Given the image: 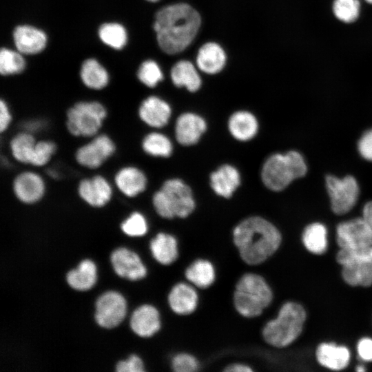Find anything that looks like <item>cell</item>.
<instances>
[{
    "mask_svg": "<svg viewBox=\"0 0 372 372\" xmlns=\"http://www.w3.org/2000/svg\"><path fill=\"white\" fill-rule=\"evenodd\" d=\"M153 25L161 49L174 54L184 50L193 41L201 24L198 12L184 3L162 8L155 16Z\"/></svg>",
    "mask_w": 372,
    "mask_h": 372,
    "instance_id": "cell-1",
    "label": "cell"
},
{
    "mask_svg": "<svg viewBox=\"0 0 372 372\" xmlns=\"http://www.w3.org/2000/svg\"><path fill=\"white\" fill-rule=\"evenodd\" d=\"M233 242L247 265L263 263L279 249L282 236L278 228L260 216L242 220L233 230Z\"/></svg>",
    "mask_w": 372,
    "mask_h": 372,
    "instance_id": "cell-2",
    "label": "cell"
},
{
    "mask_svg": "<svg viewBox=\"0 0 372 372\" xmlns=\"http://www.w3.org/2000/svg\"><path fill=\"white\" fill-rule=\"evenodd\" d=\"M306 320L307 312L302 304L293 301L286 302L276 317L263 327L262 338L271 347L285 348L301 335Z\"/></svg>",
    "mask_w": 372,
    "mask_h": 372,
    "instance_id": "cell-3",
    "label": "cell"
},
{
    "mask_svg": "<svg viewBox=\"0 0 372 372\" xmlns=\"http://www.w3.org/2000/svg\"><path fill=\"white\" fill-rule=\"evenodd\" d=\"M273 298L272 289L262 276L246 273L236 284L233 302L240 316L250 318L260 316Z\"/></svg>",
    "mask_w": 372,
    "mask_h": 372,
    "instance_id": "cell-4",
    "label": "cell"
},
{
    "mask_svg": "<svg viewBox=\"0 0 372 372\" xmlns=\"http://www.w3.org/2000/svg\"><path fill=\"white\" fill-rule=\"evenodd\" d=\"M307 167L302 156L290 151L285 154H275L265 162L261 178L271 190L278 192L286 188L294 179L304 176Z\"/></svg>",
    "mask_w": 372,
    "mask_h": 372,
    "instance_id": "cell-5",
    "label": "cell"
},
{
    "mask_svg": "<svg viewBox=\"0 0 372 372\" xmlns=\"http://www.w3.org/2000/svg\"><path fill=\"white\" fill-rule=\"evenodd\" d=\"M157 214L171 219L176 216L185 218L195 208V202L189 187L180 179L166 180L152 197Z\"/></svg>",
    "mask_w": 372,
    "mask_h": 372,
    "instance_id": "cell-6",
    "label": "cell"
},
{
    "mask_svg": "<svg viewBox=\"0 0 372 372\" xmlns=\"http://www.w3.org/2000/svg\"><path fill=\"white\" fill-rule=\"evenodd\" d=\"M107 110L97 101L74 103L66 112V128L73 136L92 138L98 134L107 118Z\"/></svg>",
    "mask_w": 372,
    "mask_h": 372,
    "instance_id": "cell-7",
    "label": "cell"
},
{
    "mask_svg": "<svg viewBox=\"0 0 372 372\" xmlns=\"http://www.w3.org/2000/svg\"><path fill=\"white\" fill-rule=\"evenodd\" d=\"M342 267L341 275L351 287L372 285V247L361 251L340 249L335 257Z\"/></svg>",
    "mask_w": 372,
    "mask_h": 372,
    "instance_id": "cell-8",
    "label": "cell"
},
{
    "mask_svg": "<svg viewBox=\"0 0 372 372\" xmlns=\"http://www.w3.org/2000/svg\"><path fill=\"white\" fill-rule=\"evenodd\" d=\"M113 139L107 134L99 133L77 148L74 158L83 167L95 169L101 167L116 152Z\"/></svg>",
    "mask_w": 372,
    "mask_h": 372,
    "instance_id": "cell-9",
    "label": "cell"
},
{
    "mask_svg": "<svg viewBox=\"0 0 372 372\" xmlns=\"http://www.w3.org/2000/svg\"><path fill=\"white\" fill-rule=\"evenodd\" d=\"M326 187L331 198V209L338 215L348 213L355 205L359 195L358 184L354 177H326Z\"/></svg>",
    "mask_w": 372,
    "mask_h": 372,
    "instance_id": "cell-10",
    "label": "cell"
},
{
    "mask_svg": "<svg viewBox=\"0 0 372 372\" xmlns=\"http://www.w3.org/2000/svg\"><path fill=\"white\" fill-rule=\"evenodd\" d=\"M340 249L361 251L372 247V233L362 217L344 221L336 228Z\"/></svg>",
    "mask_w": 372,
    "mask_h": 372,
    "instance_id": "cell-11",
    "label": "cell"
},
{
    "mask_svg": "<svg viewBox=\"0 0 372 372\" xmlns=\"http://www.w3.org/2000/svg\"><path fill=\"white\" fill-rule=\"evenodd\" d=\"M127 304L124 297L114 291L103 293L96 302L95 320L102 327L111 329L124 319Z\"/></svg>",
    "mask_w": 372,
    "mask_h": 372,
    "instance_id": "cell-12",
    "label": "cell"
},
{
    "mask_svg": "<svg viewBox=\"0 0 372 372\" xmlns=\"http://www.w3.org/2000/svg\"><path fill=\"white\" fill-rule=\"evenodd\" d=\"M12 191L19 201L32 205L41 200L45 196L46 184L38 172L25 170L19 173L14 178Z\"/></svg>",
    "mask_w": 372,
    "mask_h": 372,
    "instance_id": "cell-13",
    "label": "cell"
},
{
    "mask_svg": "<svg viewBox=\"0 0 372 372\" xmlns=\"http://www.w3.org/2000/svg\"><path fill=\"white\" fill-rule=\"evenodd\" d=\"M77 192L79 198L93 207H103L111 201L113 187L104 176L96 174L81 180Z\"/></svg>",
    "mask_w": 372,
    "mask_h": 372,
    "instance_id": "cell-14",
    "label": "cell"
},
{
    "mask_svg": "<svg viewBox=\"0 0 372 372\" xmlns=\"http://www.w3.org/2000/svg\"><path fill=\"white\" fill-rule=\"evenodd\" d=\"M111 262L119 276L130 280L142 279L147 274V269L138 255L126 248L114 250L111 255Z\"/></svg>",
    "mask_w": 372,
    "mask_h": 372,
    "instance_id": "cell-15",
    "label": "cell"
},
{
    "mask_svg": "<svg viewBox=\"0 0 372 372\" xmlns=\"http://www.w3.org/2000/svg\"><path fill=\"white\" fill-rule=\"evenodd\" d=\"M114 183L122 195L134 198L145 190L147 180L141 169L135 166L126 165L116 171Z\"/></svg>",
    "mask_w": 372,
    "mask_h": 372,
    "instance_id": "cell-16",
    "label": "cell"
},
{
    "mask_svg": "<svg viewBox=\"0 0 372 372\" xmlns=\"http://www.w3.org/2000/svg\"><path fill=\"white\" fill-rule=\"evenodd\" d=\"M17 50L23 54H36L42 52L48 42L45 32L34 26L21 25L13 31Z\"/></svg>",
    "mask_w": 372,
    "mask_h": 372,
    "instance_id": "cell-17",
    "label": "cell"
},
{
    "mask_svg": "<svg viewBox=\"0 0 372 372\" xmlns=\"http://www.w3.org/2000/svg\"><path fill=\"white\" fill-rule=\"evenodd\" d=\"M167 302L170 309L176 314L187 316L194 313L196 309L198 296L191 285L178 282L169 291Z\"/></svg>",
    "mask_w": 372,
    "mask_h": 372,
    "instance_id": "cell-18",
    "label": "cell"
},
{
    "mask_svg": "<svg viewBox=\"0 0 372 372\" xmlns=\"http://www.w3.org/2000/svg\"><path fill=\"white\" fill-rule=\"evenodd\" d=\"M316 358L322 366L332 371H341L350 362L349 349L333 342H322L316 349Z\"/></svg>",
    "mask_w": 372,
    "mask_h": 372,
    "instance_id": "cell-19",
    "label": "cell"
},
{
    "mask_svg": "<svg viewBox=\"0 0 372 372\" xmlns=\"http://www.w3.org/2000/svg\"><path fill=\"white\" fill-rule=\"evenodd\" d=\"M130 327L138 336L149 338L161 329V317L158 309L150 304H143L133 312Z\"/></svg>",
    "mask_w": 372,
    "mask_h": 372,
    "instance_id": "cell-20",
    "label": "cell"
},
{
    "mask_svg": "<svg viewBox=\"0 0 372 372\" xmlns=\"http://www.w3.org/2000/svg\"><path fill=\"white\" fill-rule=\"evenodd\" d=\"M138 114L143 123L150 127L159 128L168 123L171 109L165 101L156 96H150L142 101Z\"/></svg>",
    "mask_w": 372,
    "mask_h": 372,
    "instance_id": "cell-21",
    "label": "cell"
},
{
    "mask_svg": "<svg viewBox=\"0 0 372 372\" xmlns=\"http://www.w3.org/2000/svg\"><path fill=\"white\" fill-rule=\"evenodd\" d=\"M206 123L200 116L193 113L181 114L176 123V138L183 145L196 143L206 130Z\"/></svg>",
    "mask_w": 372,
    "mask_h": 372,
    "instance_id": "cell-22",
    "label": "cell"
},
{
    "mask_svg": "<svg viewBox=\"0 0 372 372\" xmlns=\"http://www.w3.org/2000/svg\"><path fill=\"white\" fill-rule=\"evenodd\" d=\"M226 54L220 45L209 42L199 49L196 63L198 68L210 74L220 72L225 65Z\"/></svg>",
    "mask_w": 372,
    "mask_h": 372,
    "instance_id": "cell-23",
    "label": "cell"
},
{
    "mask_svg": "<svg viewBox=\"0 0 372 372\" xmlns=\"http://www.w3.org/2000/svg\"><path fill=\"white\" fill-rule=\"evenodd\" d=\"M238 170L231 165H223L210 176V185L218 196L229 198L240 185Z\"/></svg>",
    "mask_w": 372,
    "mask_h": 372,
    "instance_id": "cell-24",
    "label": "cell"
},
{
    "mask_svg": "<svg viewBox=\"0 0 372 372\" xmlns=\"http://www.w3.org/2000/svg\"><path fill=\"white\" fill-rule=\"evenodd\" d=\"M154 259L161 265H169L178 257V242L175 237L167 233H158L149 244Z\"/></svg>",
    "mask_w": 372,
    "mask_h": 372,
    "instance_id": "cell-25",
    "label": "cell"
},
{
    "mask_svg": "<svg viewBox=\"0 0 372 372\" xmlns=\"http://www.w3.org/2000/svg\"><path fill=\"white\" fill-rule=\"evenodd\" d=\"M228 127L236 139L245 141L251 139L256 134L258 125L256 117L251 113L238 111L229 118Z\"/></svg>",
    "mask_w": 372,
    "mask_h": 372,
    "instance_id": "cell-26",
    "label": "cell"
},
{
    "mask_svg": "<svg viewBox=\"0 0 372 372\" xmlns=\"http://www.w3.org/2000/svg\"><path fill=\"white\" fill-rule=\"evenodd\" d=\"M80 77L84 85L94 90L105 88L110 81L107 70L94 59H87L82 63Z\"/></svg>",
    "mask_w": 372,
    "mask_h": 372,
    "instance_id": "cell-27",
    "label": "cell"
},
{
    "mask_svg": "<svg viewBox=\"0 0 372 372\" xmlns=\"http://www.w3.org/2000/svg\"><path fill=\"white\" fill-rule=\"evenodd\" d=\"M185 276L187 280L196 287L207 289L216 280V271L212 263L206 259H197L185 269Z\"/></svg>",
    "mask_w": 372,
    "mask_h": 372,
    "instance_id": "cell-28",
    "label": "cell"
},
{
    "mask_svg": "<svg viewBox=\"0 0 372 372\" xmlns=\"http://www.w3.org/2000/svg\"><path fill=\"white\" fill-rule=\"evenodd\" d=\"M171 78L177 87H185L190 92H196L201 86V79L194 65L188 61H180L172 68Z\"/></svg>",
    "mask_w": 372,
    "mask_h": 372,
    "instance_id": "cell-29",
    "label": "cell"
},
{
    "mask_svg": "<svg viewBox=\"0 0 372 372\" xmlns=\"http://www.w3.org/2000/svg\"><path fill=\"white\" fill-rule=\"evenodd\" d=\"M302 242L305 249L312 254H324L328 247L326 227L320 223L307 225L302 232Z\"/></svg>",
    "mask_w": 372,
    "mask_h": 372,
    "instance_id": "cell-30",
    "label": "cell"
},
{
    "mask_svg": "<svg viewBox=\"0 0 372 372\" xmlns=\"http://www.w3.org/2000/svg\"><path fill=\"white\" fill-rule=\"evenodd\" d=\"M69 285L79 291L91 289L96 281V267L92 260H84L80 262L76 269L70 271L67 274Z\"/></svg>",
    "mask_w": 372,
    "mask_h": 372,
    "instance_id": "cell-31",
    "label": "cell"
},
{
    "mask_svg": "<svg viewBox=\"0 0 372 372\" xmlns=\"http://www.w3.org/2000/svg\"><path fill=\"white\" fill-rule=\"evenodd\" d=\"M36 142L34 135L28 132L22 130L17 133L9 143L12 156L18 163L28 165Z\"/></svg>",
    "mask_w": 372,
    "mask_h": 372,
    "instance_id": "cell-32",
    "label": "cell"
},
{
    "mask_svg": "<svg viewBox=\"0 0 372 372\" xmlns=\"http://www.w3.org/2000/svg\"><path fill=\"white\" fill-rule=\"evenodd\" d=\"M98 33L104 44L115 50H121L127 44V32L121 23H105L99 27Z\"/></svg>",
    "mask_w": 372,
    "mask_h": 372,
    "instance_id": "cell-33",
    "label": "cell"
},
{
    "mask_svg": "<svg viewBox=\"0 0 372 372\" xmlns=\"http://www.w3.org/2000/svg\"><path fill=\"white\" fill-rule=\"evenodd\" d=\"M143 151L149 156L167 157L172 151V145L169 139L163 134L151 132L142 141Z\"/></svg>",
    "mask_w": 372,
    "mask_h": 372,
    "instance_id": "cell-34",
    "label": "cell"
},
{
    "mask_svg": "<svg viewBox=\"0 0 372 372\" xmlns=\"http://www.w3.org/2000/svg\"><path fill=\"white\" fill-rule=\"evenodd\" d=\"M25 68V61L18 50L2 48L0 51V72L3 76L22 72Z\"/></svg>",
    "mask_w": 372,
    "mask_h": 372,
    "instance_id": "cell-35",
    "label": "cell"
},
{
    "mask_svg": "<svg viewBox=\"0 0 372 372\" xmlns=\"http://www.w3.org/2000/svg\"><path fill=\"white\" fill-rule=\"evenodd\" d=\"M360 0H333L332 12L340 21L349 24L356 21L360 14Z\"/></svg>",
    "mask_w": 372,
    "mask_h": 372,
    "instance_id": "cell-36",
    "label": "cell"
},
{
    "mask_svg": "<svg viewBox=\"0 0 372 372\" xmlns=\"http://www.w3.org/2000/svg\"><path fill=\"white\" fill-rule=\"evenodd\" d=\"M56 143L50 140L37 141L32 152L29 164L36 167L45 166L56 152Z\"/></svg>",
    "mask_w": 372,
    "mask_h": 372,
    "instance_id": "cell-37",
    "label": "cell"
},
{
    "mask_svg": "<svg viewBox=\"0 0 372 372\" xmlns=\"http://www.w3.org/2000/svg\"><path fill=\"white\" fill-rule=\"evenodd\" d=\"M137 76L143 84L149 87H155L163 79L159 65L153 60H147L141 63Z\"/></svg>",
    "mask_w": 372,
    "mask_h": 372,
    "instance_id": "cell-38",
    "label": "cell"
},
{
    "mask_svg": "<svg viewBox=\"0 0 372 372\" xmlns=\"http://www.w3.org/2000/svg\"><path fill=\"white\" fill-rule=\"evenodd\" d=\"M122 231L127 236L138 237L147 231V223L145 216L138 211L132 213L121 225Z\"/></svg>",
    "mask_w": 372,
    "mask_h": 372,
    "instance_id": "cell-39",
    "label": "cell"
},
{
    "mask_svg": "<svg viewBox=\"0 0 372 372\" xmlns=\"http://www.w3.org/2000/svg\"><path fill=\"white\" fill-rule=\"evenodd\" d=\"M199 366L198 360L188 353H177L171 360V367L176 372H194Z\"/></svg>",
    "mask_w": 372,
    "mask_h": 372,
    "instance_id": "cell-40",
    "label": "cell"
},
{
    "mask_svg": "<svg viewBox=\"0 0 372 372\" xmlns=\"http://www.w3.org/2000/svg\"><path fill=\"white\" fill-rule=\"evenodd\" d=\"M118 372H143L145 371L142 360L136 355H131L127 360H123L116 364Z\"/></svg>",
    "mask_w": 372,
    "mask_h": 372,
    "instance_id": "cell-41",
    "label": "cell"
},
{
    "mask_svg": "<svg viewBox=\"0 0 372 372\" xmlns=\"http://www.w3.org/2000/svg\"><path fill=\"white\" fill-rule=\"evenodd\" d=\"M360 155L367 161H372V129L366 131L358 142Z\"/></svg>",
    "mask_w": 372,
    "mask_h": 372,
    "instance_id": "cell-42",
    "label": "cell"
},
{
    "mask_svg": "<svg viewBox=\"0 0 372 372\" xmlns=\"http://www.w3.org/2000/svg\"><path fill=\"white\" fill-rule=\"evenodd\" d=\"M358 355L364 362H372V338L363 337L360 338L356 347Z\"/></svg>",
    "mask_w": 372,
    "mask_h": 372,
    "instance_id": "cell-43",
    "label": "cell"
},
{
    "mask_svg": "<svg viewBox=\"0 0 372 372\" xmlns=\"http://www.w3.org/2000/svg\"><path fill=\"white\" fill-rule=\"evenodd\" d=\"M12 121V115L7 102L3 99L0 101V132H6L10 127Z\"/></svg>",
    "mask_w": 372,
    "mask_h": 372,
    "instance_id": "cell-44",
    "label": "cell"
},
{
    "mask_svg": "<svg viewBox=\"0 0 372 372\" xmlns=\"http://www.w3.org/2000/svg\"><path fill=\"white\" fill-rule=\"evenodd\" d=\"M46 123L43 119H32L25 121L22 125V130L28 132L34 135L44 130Z\"/></svg>",
    "mask_w": 372,
    "mask_h": 372,
    "instance_id": "cell-45",
    "label": "cell"
},
{
    "mask_svg": "<svg viewBox=\"0 0 372 372\" xmlns=\"http://www.w3.org/2000/svg\"><path fill=\"white\" fill-rule=\"evenodd\" d=\"M225 372H252L253 369L248 364L244 363H232L224 369Z\"/></svg>",
    "mask_w": 372,
    "mask_h": 372,
    "instance_id": "cell-46",
    "label": "cell"
},
{
    "mask_svg": "<svg viewBox=\"0 0 372 372\" xmlns=\"http://www.w3.org/2000/svg\"><path fill=\"white\" fill-rule=\"evenodd\" d=\"M362 218L372 233V201L368 202L363 208Z\"/></svg>",
    "mask_w": 372,
    "mask_h": 372,
    "instance_id": "cell-47",
    "label": "cell"
},
{
    "mask_svg": "<svg viewBox=\"0 0 372 372\" xmlns=\"http://www.w3.org/2000/svg\"><path fill=\"white\" fill-rule=\"evenodd\" d=\"M47 174L53 178H57L59 177V173L55 169H48Z\"/></svg>",
    "mask_w": 372,
    "mask_h": 372,
    "instance_id": "cell-48",
    "label": "cell"
},
{
    "mask_svg": "<svg viewBox=\"0 0 372 372\" xmlns=\"http://www.w3.org/2000/svg\"><path fill=\"white\" fill-rule=\"evenodd\" d=\"M355 370L358 371V372H364L366 371V368L364 367V366L363 365H358L356 366L355 367Z\"/></svg>",
    "mask_w": 372,
    "mask_h": 372,
    "instance_id": "cell-49",
    "label": "cell"
},
{
    "mask_svg": "<svg viewBox=\"0 0 372 372\" xmlns=\"http://www.w3.org/2000/svg\"><path fill=\"white\" fill-rule=\"evenodd\" d=\"M367 3L372 5V0H364Z\"/></svg>",
    "mask_w": 372,
    "mask_h": 372,
    "instance_id": "cell-50",
    "label": "cell"
},
{
    "mask_svg": "<svg viewBox=\"0 0 372 372\" xmlns=\"http://www.w3.org/2000/svg\"><path fill=\"white\" fill-rule=\"evenodd\" d=\"M147 1H150V2H156L159 0H147Z\"/></svg>",
    "mask_w": 372,
    "mask_h": 372,
    "instance_id": "cell-51",
    "label": "cell"
}]
</instances>
